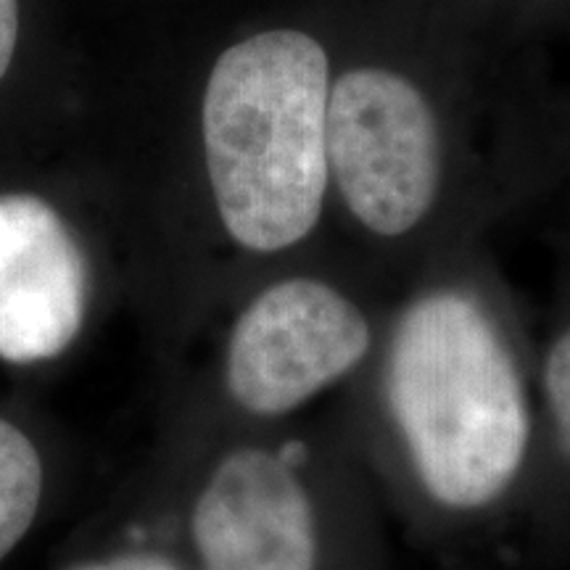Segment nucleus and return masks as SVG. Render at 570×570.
I'll return each mask as SVG.
<instances>
[{"mask_svg": "<svg viewBox=\"0 0 570 570\" xmlns=\"http://www.w3.org/2000/svg\"><path fill=\"white\" fill-rule=\"evenodd\" d=\"M386 391L412 465L436 502L475 510L515 481L529 407L515 354L479 291L436 283L399 309Z\"/></svg>", "mask_w": 570, "mask_h": 570, "instance_id": "f03ea898", "label": "nucleus"}, {"mask_svg": "<svg viewBox=\"0 0 570 570\" xmlns=\"http://www.w3.org/2000/svg\"><path fill=\"white\" fill-rule=\"evenodd\" d=\"M42 460L32 439L0 417V562L32 529L42 502Z\"/></svg>", "mask_w": 570, "mask_h": 570, "instance_id": "423d86ee", "label": "nucleus"}, {"mask_svg": "<svg viewBox=\"0 0 570 570\" xmlns=\"http://www.w3.org/2000/svg\"><path fill=\"white\" fill-rule=\"evenodd\" d=\"M19 40V0H0V80L9 71Z\"/></svg>", "mask_w": 570, "mask_h": 570, "instance_id": "9d476101", "label": "nucleus"}, {"mask_svg": "<svg viewBox=\"0 0 570 570\" xmlns=\"http://www.w3.org/2000/svg\"><path fill=\"white\" fill-rule=\"evenodd\" d=\"M375 341L367 312L320 275L262 285L227 336L225 386L252 415H285L352 373Z\"/></svg>", "mask_w": 570, "mask_h": 570, "instance_id": "7ed1b4c3", "label": "nucleus"}, {"mask_svg": "<svg viewBox=\"0 0 570 570\" xmlns=\"http://www.w3.org/2000/svg\"><path fill=\"white\" fill-rule=\"evenodd\" d=\"M88 302V259L59 209L35 194H0V360H56L80 336Z\"/></svg>", "mask_w": 570, "mask_h": 570, "instance_id": "20e7f679", "label": "nucleus"}, {"mask_svg": "<svg viewBox=\"0 0 570 570\" xmlns=\"http://www.w3.org/2000/svg\"><path fill=\"white\" fill-rule=\"evenodd\" d=\"M69 570H180L159 552H125L106 560H90Z\"/></svg>", "mask_w": 570, "mask_h": 570, "instance_id": "6e6552de", "label": "nucleus"}, {"mask_svg": "<svg viewBox=\"0 0 570 570\" xmlns=\"http://www.w3.org/2000/svg\"><path fill=\"white\" fill-rule=\"evenodd\" d=\"M454 3L465 6V9L475 11L479 17L499 27V30L512 35V27H515V21L520 19V11H523L531 0H454Z\"/></svg>", "mask_w": 570, "mask_h": 570, "instance_id": "1a4fd4ad", "label": "nucleus"}, {"mask_svg": "<svg viewBox=\"0 0 570 570\" xmlns=\"http://www.w3.org/2000/svg\"><path fill=\"white\" fill-rule=\"evenodd\" d=\"M544 394L562 454L570 460V325L552 341L544 360Z\"/></svg>", "mask_w": 570, "mask_h": 570, "instance_id": "0eeeda50", "label": "nucleus"}, {"mask_svg": "<svg viewBox=\"0 0 570 570\" xmlns=\"http://www.w3.org/2000/svg\"><path fill=\"white\" fill-rule=\"evenodd\" d=\"M202 570H315L317 525L296 473L265 449L214 468L190 515Z\"/></svg>", "mask_w": 570, "mask_h": 570, "instance_id": "39448f33", "label": "nucleus"}, {"mask_svg": "<svg viewBox=\"0 0 570 570\" xmlns=\"http://www.w3.org/2000/svg\"><path fill=\"white\" fill-rule=\"evenodd\" d=\"M510 32L454 0H346L327 88L331 214L407 244L525 169Z\"/></svg>", "mask_w": 570, "mask_h": 570, "instance_id": "f257e3e1", "label": "nucleus"}]
</instances>
